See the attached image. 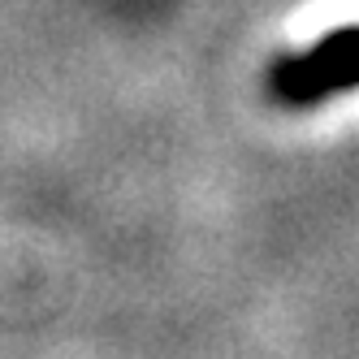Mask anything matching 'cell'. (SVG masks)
I'll use <instances>...</instances> for the list:
<instances>
[{
	"label": "cell",
	"instance_id": "1",
	"mask_svg": "<svg viewBox=\"0 0 359 359\" xmlns=\"http://www.w3.org/2000/svg\"><path fill=\"white\" fill-rule=\"evenodd\" d=\"M359 87V22L329 31L294 57H277L269 69V95L286 109H312L320 100Z\"/></svg>",
	"mask_w": 359,
	"mask_h": 359
}]
</instances>
